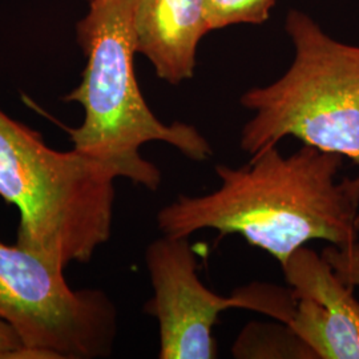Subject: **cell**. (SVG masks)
<instances>
[{
    "instance_id": "obj_8",
    "label": "cell",
    "mask_w": 359,
    "mask_h": 359,
    "mask_svg": "<svg viewBox=\"0 0 359 359\" xmlns=\"http://www.w3.org/2000/svg\"><path fill=\"white\" fill-rule=\"evenodd\" d=\"M135 48L172 86L194 76L200 40L210 32L206 0H133Z\"/></svg>"
},
{
    "instance_id": "obj_9",
    "label": "cell",
    "mask_w": 359,
    "mask_h": 359,
    "mask_svg": "<svg viewBox=\"0 0 359 359\" xmlns=\"http://www.w3.org/2000/svg\"><path fill=\"white\" fill-rule=\"evenodd\" d=\"M238 359H317L314 351L283 322H250L231 346Z\"/></svg>"
},
{
    "instance_id": "obj_4",
    "label": "cell",
    "mask_w": 359,
    "mask_h": 359,
    "mask_svg": "<svg viewBox=\"0 0 359 359\" xmlns=\"http://www.w3.org/2000/svg\"><path fill=\"white\" fill-rule=\"evenodd\" d=\"M286 31L295 48L290 68L241 96L255 112L241 130V149L256 157L292 136L359 168V47L334 40L297 10L287 13Z\"/></svg>"
},
{
    "instance_id": "obj_5",
    "label": "cell",
    "mask_w": 359,
    "mask_h": 359,
    "mask_svg": "<svg viewBox=\"0 0 359 359\" xmlns=\"http://www.w3.org/2000/svg\"><path fill=\"white\" fill-rule=\"evenodd\" d=\"M0 318L38 359L108 358L118 333V311L104 290H74L65 270L1 241Z\"/></svg>"
},
{
    "instance_id": "obj_2",
    "label": "cell",
    "mask_w": 359,
    "mask_h": 359,
    "mask_svg": "<svg viewBox=\"0 0 359 359\" xmlns=\"http://www.w3.org/2000/svg\"><path fill=\"white\" fill-rule=\"evenodd\" d=\"M90 11L77 23V41L87 57L81 81L65 97L80 104L83 123L65 128L72 148L149 191L161 185V170L142 156V145L165 142L196 163L208 161L213 148L198 129L164 124L145 102L133 59V0H88Z\"/></svg>"
},
{
    "instance_id": "obj_11",
    "label": "cell",
    "mask_w": 359,
    "mask_h": 359,
    "mask_svg": "<svg viewBox=\"0 0 359 359\" xmlns=\"http://www.w3.org/2000/svg\"><path fill=\"white\" fill-rule=\"evenodd\" d=\"M321 255L344 283L353 287L359 286V240L346 246L330 245L322 250Z\"/></svg>"
},
{
    "instance_id": "obj_1",
    "label": "cell",
    "mask_w": 359,
    "mask_h": 359,
    "mask_svg": "<svg viewBox=\"0 0 359 359\" xmlns=\"http://www.w3.org/2000/svg\"><path fill=\"white\" fill-rule=\"evenodd\" d=\"M344 163L341 154L304 144L290 156L270 148L241 168L217 164V189L180 194L157 213V226L170 237L203 229L240 234L281 266L313 240L353 244L359 240V177L338 179Z\"/></svg>"
},
{
    "instance_id": "obj_7",
    "label": "cell",
    "mask_w": 359,
    "mask_h": 359,
    "mask_svg": "<svg viewBox=\"0 0 359 359\" xmlns=\"http://www.w3.org/2000/svg\"><path fill=\"white\" fill-rule=\"evenodd\" d=\"M295 298L287 325L317 359H359V299L326 258L302 246L283 265Z\"/></svg>"
},
{
    "instance_id": "obj_6",
    "label": "cell",
    "mask_w": 359,
    "mask_h": 359,
    "mask_svg": "<svg viewBox=\"0 0 359 359\" xmlns=\"http://www.w3.org/2000/svg\"><path fill=\"white\" fill-rule=\"evenodd\" d=\"M145 265L154 295L144 311L158 323L160 359L217 358L213 327L228 309H245L289 323L295 311L290 286L250 283L219 295L201 283L189 237L163 234L148 245Z\"/></svg>"
},
{
    "instance_id": "obj_10",
    "label": "cell",
    "mask_w": 359,
    "mask_h": 359,
    "mask_svg": "<svg viewBox=\"0 0 359 359\" xmlns=\"http://www.w3.org/2000/svg\"><path fill=\"white\" fill-rule=\"evenodd\" d=\"M277 0H206V15L210 29L231 25H262L270 16Z\"/></svg>"
},
{
    "instance_id": "obj_3",
    "label": "cell",
    "mask_w": 359,
    "mask_h": 359,
    "mask_svg": "<svg viewBox=\"0 0 359 359\" xmlns=\"http://www.w3.org/2000/svg\"><path fill=\"white\" fill-rule=\"evenodd\" d=\"M116 177L60 152L0 109V197L19 210L16 245L53 269L86 264L112 234Z\"/></svg>"
},
{
    "instance_id": "obj_12",
    "label": "cell",
    "mask_w": 359,
    "mask_h": 359,
    "mask_svg": "<svg viewBox=\"0 0 359 359\" xmlns=\"http://www.w3.org/2000/svg\"><path fill=\"white\" fill-rule=\"evenodd\" d=\"M27 348L8 322L0 318V359H26Z\"/></svg>"
},
{
    "instance_id": "obj_13",
    "label": "cell",
    "mask_w": 359,
    "mask_h": 359,
    "mask_svg": "<svg viewBox=\"0 0 359 359\" xmlns=\"http://www.w3.org/2000/svg\"><path fill=\"white\" fill-rule=\"evenodd\" d=\"M355 228H357V231H358V236H359V213H358V216H357V221H355Z\"/></svg>"
}]
</instances>
